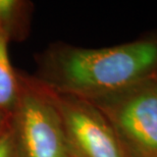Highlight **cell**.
I'll return each instance as SVG.
<instances>
[{"label": "cell", "mask_w": 157, "mask_h": 157, "mask_svg": "<svg viewBox=\"0 0 157 157\" xmlns=\"http://www.w3.org/2000/svg\"><path fill=\"white\" fill-rule=\"evenodd\" d=\"M44 86L59 112L75 157H130L110 122L92 102Z\"/></svg>", "instance_id": "obj_4"}, {"label": "cell", "mask_w": 157, "mask_h": 157, "mask_svg": "<svg viewBox=\"0 0 157 157\" xmlns=\"http://www.w3.org/2000/svg\"><path fill=\"white\" fill-rule=\"evenodd\" d=\"M9 39L0 31V117H10L20 95L18 73L12 67L8 55Z\"/></svg>", "instance_id": "obj_5"}, {"label": "cell", "mask_w": 157, "mask_h": 157, "mask_svg": "<svg viewBox=\"0 0 157 157\" xmlns=\"http://www.w3.org/2000/svg\"><path fill=\"white\" fill-rule=\"evenodd\" d=\"M88 101L108 119L128 156L157 157V82L154 78Z\"/></svg>", "instance_id": "obj_3"}, {"label": "cell", "mask_w": 157, "mask_h": 157, "mask_svg": "<svg viewBox=\"0 0 157 157\" xmlns=\"http://www.w3.org/2000/svg\"><path fill=\"white\" fill-rule=\"evenodd\" d=\"M20 95L9 125L17 157H75L46 87L18 73Z\"/></svg>", "instance_id": "obj_2"}, {"label": "cell", "mask_w": 157, "mask_h": 157, "mask_svg": "<svg viewBox=\"0 0 157 157\" xmlns=\"http://www.w3.org/2000/svg\"><path fill=\"white\" fill-rule=\"evenodd\" d=\"M32 4L21 0H0V31L10 40H23L29 30Z\"/></svg>", "instance_id": "obj_6"}, {"label": "cell", "mask_w": 157, "mask_h": 157, "mask_svg": "<svg viewBox=\"0 0 157 157\" xmlns=\"http://www.w3.org/2000/svg\"><path fill=\"white\" fill-rule=\"evenodd\" d=\"M156 68L155 41L99 49L56 46L41 57L36 78L58 92L95 100L152 78Z\"/></svg>", "instance_id": "obj_1"}, {"label": "cell", "mask_w": 157, "mask_h": 157, "mask_svg": "<svg viewBox=\"0 0 157 157\" xmlns=\"http://www.w3.org/2000/svg\"><path fill=\"white\" fill-rule=\"evenodd\" d=\"M8 119H9V117L6 118V117H0V131L2 130V128L4 127L6 122L8 121Z\"/></svg>", "instance_id": "obj_7"}]
</instances>
